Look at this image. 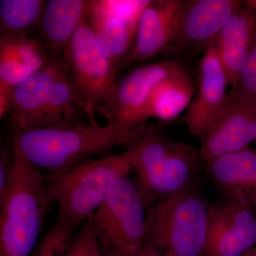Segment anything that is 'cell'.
Returning a JSON list of instances; mask_svg holds the SVG:
<instances>
[{
    "label": "cell",
    "instance_id": "6da1fadb",
    "mask_svg": "<svg viewBox=\"0 0 256 256\" xmlns=\"http://www.w3.org/2000/svg\"><path fill=\"white\" fill-rule=\"evenodd\" d=\"M162 128L143 124L124 144L134 173L132 182L146 212L163 197L190 186L202 168L200 151L166 137Z\"/></svg>",
    "mask_w": 256,
    "mask_h": 256
},
{
    "label": "cell",
    "instance_id": "7a4b0ae2",
    "mask_svg": "<svg viewBox=\"0 0 256 256\" xmlns=\"http://www.w3.org/2000/svg\"><path fill=\"white\" fill-rule=\"evenodd\" d=\"M13 166L0 200V256H30L40 242L48 204L46 180L12 138Z\"/></svg>",
    "mask_w": 256,
    "mask_h": 256
},
{
    "label": "cell",
    "instance_id": "3957f363",
    "mask_svg": "<svg viewBox=\"0 0 256 256\" xmlns=\"http://www.w3.org/2000/svg\"><path fill=\"white\" fill-rule=\"evenodd\" d=\"M128 138L114 126L96 122L13 131L12 138L32 164L44 170L48 182L89 156L126 144Z\"/></svg>",
    "mask_w": 256,
    "mask_h": 256
},
{
    "label": "cell",
    "instance_id": "277c9868",
    "mask_svg": "<svg viewBox=\"0 0 256 256\" xmlns=\"http://www.w3.org/2000/svg\"><path fill=\"white\" fill-rule=\"evenodd\" d=\"M132 172L127 151L78 164L46 182V200L58 206L55 223L76 232L105 200L111 186Z\"/></svg>",
    "mask_w": 256,
    "mask_h": 256
},
{
    "label": "cell",
    "instance_id": "5b68a950",
    "mask_svg": "<svg viewBox=\"0 0 256 256\" xmlns=\"http://www.w3.org/2000/svg\"><path fill=\"white\" fill-rule=\"evenodd\" d=\"M208 207L191 186L163 197L146 212L144 242L164 256H201Z\"/></svg>",
    "mask_w": 256,
    "mask_h": 256
},
{
    "label": "cell",
    "instance_id": "8992f818",
    "mask_svg": "<svg viewBox=\"0 0 256 256\" xmlns=\"http://www.w3.org/2000/svg\"><path fill=\"white\" fill-rule=\"evenodd\" d=\"M146 206L132 180L119 178L88 223L101 248L137 256L146 238Z\"/></svg>",
    "mask_w": 256,
    "mask_h": 256
},
{
    "label": "cell",
    "instance_id": "52a82bcc",
    "mask_svg": "<svg viewBox=\"0 0 256 256\" xmlns=\"http://www.w3.org/2000/svg\"><path fill=\"white\" fill-rule=\"evenodd\" d=\"M64 66L82 102L90 122L96 112L110 99L116 88L117 70L101 53L86 16L62 54Z\"/></svg>",
    "mask_w": 256,
    "mask_h": 256
},
{
    "label": "cell",
    "instance_id": "ba28073f",
    "mask_svg": "<svg viewBox=\"0 0 256 256\" xmlns=\"http://www.w3.org/2000/svg\"><path fill=\"white\" fill-rule=\"evenodd\" d=\"M183 68L180 62L172 60L138 67L117 82L114 94L99 114L106 118L107 124L118 128L129 137L146 120V106L156 86Z\"/></svg>",
    "mask_w": 256,
    "mask_h": 256
},
{
    "label": "cell",
    "instance_id": "9c48e42d",
    "mask_svg": "<svg viewBox=\"0 0 256 256\" xmlns=\"http://www.w3.org/2000/svg\"><path fill=\"white\" fill-rule=\"evenodd\" d=\"M256 138V104L232 88L200 138V156L207 165L250 146Z\"/></svg>",
    "mask_w": 256,
    "mask_h": 256
},
{
    "label": "cell",
    "instance_id": "30bf717a",
    "mask_svg": "<svg viewBox=\"0 0 256 256\" xmlns=\"http://www.w3.org/2000/svg\"><path fill=\"white\" fill-rule=\"evenodd\" d=\"M256 246V210L210 205L201 256H242Z\"/></svg>",
    "mask_w": 256,
    "mask_h": 256
},
{
    "label": "cell",
    "instance_id": "8fae6325",
    "mask_svg": "<svg viewBox=\"0 0 256 256\" xmlns=\"http://www.w3.org/2000/svg\"><path fill=\"white\" fill-rule=\"evenodd\" d=\"M242 3L239 0L184 1L178 32L170 48L176 52L200 47L206 50Z\"/></svg>",
    "mask_w": 256,
    "mask_h": 256
},
{
    "label": "cell",
    "instance_id": "7c38bea8",
    "mask_svg": "<svg viewBox=\"0 0 256 256\" xmlns=\"http://www.w3.org/2000/svg\"><path fill=\"white\" fill-rule=\"evenodd\" d=\"M62 54L50 56L45 66L20 82L13 90L10 122L12 131L44 127L52 99Z\"/></svg>",
    "mask_w": 256,
    "mask_h": 256
},
{
    "label": "cell",
    "instance_id": "4fadbf2b",
    "mask_svg": "<svg viewBox=\"0 0 256 256\" xmlns=\"http://www.w3.org/2000/svg\"><path fill=\"white\" fill-rule=\"evenodd\" d=\"M182 0H152L142 12L126 66L169 50L178 32Z\"/></svg>",
    "mask_w": 256,
    "mask_h": 256
},
{
    "label": "cell",
    "instance_id": "5bb4252c",
    "mask_svg": "<svg viewBox=\"0 0 256 256\" xmlns=\"http://www.w3.org/2000/svg\"><path fill=\"white\" fill-rule=\"evenodd\" d=\"M198 84L197 95L190 104L184 124L188 132L200 139L228 94V79L218 57L216 40L204 50L200 64Z\"/></svg>",
    "mask_w": 256,
    "mask_h": 256
},
{
    "label": "cell",
    "instance_id": "9a60e30c",
    "mask_svg": "<svg viewBox=\"0 0 256 256\" xmlns=\"http://www.w3.org/2000/svg\"><path fill=\"white\" fill-rule=\"evenodd\" d=\"M208 175L227 204L256 208V151L250 146L225 154L207 165Z\"/></svg>",
    "mask_w": 256,
    "mask_h": 256
},
{
    "label": "cell",
    "instance_id": "2e32d148",
    "mask_svg": "<svg viewBox=\"0 0 256 256\" xmlns=\"http://www.w3.org/2000/svg\"><path fill=\"white\" fill-rule=\"evenodd\" d=\"M244 2L216 38L218 57L232 88L256 42V10Z\"/></svg>",
    "mask_w": 256,
    "mask_h": 256
},
{
    "label": "cell",
    "instance_id": "e0dca14e",
    "mask_svg": "<svg viewBox=\"0 0 256 256\" xmlns=\"http://www.w3.org/2000/svg\"><path fill=\"white\" fill-rule=\"evenodd\" d=\"M85 0H48L40 24V43L50 56L60 55L86 16Z\"/></svg>",
    "mask_w": 256,
    "mask_h": 256
},
{
    "label": "cell",
    "instance_id": "ac0fdd59",
    "mask_svg": "<svg viewBox=\"0 0 256 256\" xmlns=\"http://www.w3.org/2000/svg\"><path fill=\"white\" fill-rule=\"evenodd\" d=\"M194 85L184 68L156 86L146 109V119L169 122L178 118L191 104Z\"/></svg>",
    "mask_w": 256,
    "mask_h": 256
},
{
    "label": "cell",
    "instance_id": "d6986e66",
    "mask_svg": "<svg viewBox=\"0 0 256 256\" xmlns=\"http://www.w3.org/2000/svg\"><path fill=\"white\" fill-rule=\"evenodd\" d=\"M89 24L95 33L101 53L119 73L126 66L139 24H129L117 18H106Z\"/></svg>",
    "mask_w": 256,
    "mask_h": 256
},
{
    "label": "cell",
    "instance_id": "ffe728a7",
    "mask_svg": "<svg viewBox=\"0 0 256 256\" xmlns=\"http://www.w3.org/2000/svg\"><path fill=\"white\" fill-rule=\"evenodd\" d=\"M45 0H1L0 36L1 38L26 34L38 26L44 11Z\"/></svg>",
    "mask_w": 256,
    "mask_h": 256
},
{
    "label": "cell",
    "instance_id": "44dd1931",
    "mask_svg": "<svg viewBox=\"0 0 256 256\" xmlns=\"http://www.w3.org/2000/svg\"><path fill=\"white\" fill-rule=\"evenodd\" d=\"M150 0H89L86 18L89 22L117 18L129 24H139L142 12Z\"/></svg>",
    "mask_w": 256,
    "mask_h": 256
},
{
    "label": "cell",
    "instance_id": "7402d4cb",
    "mask_svg": "<svg viewBox=\"0 0 256 256\" xmlns=\"http://www.w3.org/2000/svg\"><path fill=\"white\" fill-rule=\"evenodd\" d=\"M0 52L14 57L33 73L44 68L50 58L44 46L26 34L1 38Z\"/></svg>",
    "mask_w": 256,
    "mask_h": 256
},
{
    "label": "cell",
    "instance_id": "603a6c76",
    "mask_svg": "<svg viewBox=\"0 0 256 256\" xmlns=\"http://www.w3.org/2000/svg\"><path fill=\"white\" fill-rule=\"evenodd\" d=\"M74 234L60 224L55 223L52 228L40 238L30 256H64L69 240Z\"/></svg>",
    "mask_w": 256,
    "mask_h": 256
},
{
    "label": "cell",
    "instance_id": "cb8c5ba5",
    "mask_svg": "<svg viewBox=\"0 0 256 256\" xmlns=\"http://www.w3.org/2000/svg\"><path fill=\"white\" fill-rule=\"evenodd\" d=\"M100 244L86 222L69 240L64 256H98Z\"/></svg>",
    "mask_w": 256,
    "mask_h": 256
},
{
    "label": "cell",
    "instance_id": "d4e9b609",
    "mask_svg": "<svg viewBox=\"0 0 256 256\" xmlns=\"http://www.w3.org/2000/svg\"><path fill=\"white\" fill-rule=\"evenodd\" d=\"M33 74L14 57L0 52V88L14 89Z\"/></svg>",
    "mask_w": 256,
    "mask_h": 256
},
{
    "label": "cell",
    "instance_id": "484cf974",
    "mask_svg": "<svg viewBox=\"0 0 256 256\" xmlns=\"http://www.w3.org/2000/svg\"><path fill=\"white\" fill-rule=\"evenodd\" d=\"M232 88L242 97L256 104V42L240 70L236 85Z\"/></svg>",
    "mask_w": 256,
    "mask_h": 256
},
{
    "label": "cell",
    "instance_id": "4316f807",
    "mask_svg": "<svg viewBox=\"0 0 256 256\" xmlns=\"http://www.w3.org/2000/svg\"><path fill=\"white\" fill-rule=\"evenodd\" d=\"M13 166V156H10L8 151L1 150L0 156V200L4 196Z\"/></svg>",
    "mask_w": 256,
    "mask_h": 256
},
{
    "label": "cell",
    "instance_id": "83f0119b",
    "mask_svg": "<svg viewBox=\"0 0 256 256\" xmlns=\"http://www.w3.org/2000/svg\"><path fill=\"white\" fill-rule=\"evenodd\" d=\"M13 90L14 89L0 88V119L10 112L12 107Z\"/></svg>",
    "mask_w": 256,
    "mask_h": 256
},
{
    "label": "cell",
    "instance_id": "f1b7e54d",
    "mask_svg": "<svg viewBox=\"0 0 256 256\" xmlns=\"http://www.w3.org/2000/svg\"><path fill=\"white\" fill-rule=\"evenodd\" d=\"M137 256H164L150 244L144 242Z\"/></svg>",
    "mask_w": 256,
    "mask_h": 256
},
{
    "label": "cell",
    "instance_id": "f546056e",
    "mask_svg": "<svg viewBox=\"0 0 256 256\" xmlns=\"http://www.w3.org/2000/svg\"><path fill=\"white\" fill-rule=\"evenodd\" d=\"M98 256H120L117 255V254H114V252H107V250H104V249L101 248H100V252H99Z\"/></svg>",
    "mask_w": 256,
    "mask_h": 256
},
{
    "label": "cell",
    "instance_id": "4dcf8cb0",
    "mask_svg": "<svg viewBox=\"0 0 256 256\" xmlns=\"http://www.w3.org/2000/svg\"><path fill=\"white\" fill-rule=\"evenodd\" d=\"M242 256H256V246L249 250L248 252H246Z\"/></svg>",
    "mask_w": 256,
    "mask_h": 256
},
{
    "label": "cell",
    "instance_id": "1f68e13d",
    "mask_svg": "<svg viewBox=\"0 0 256 256\" xmlns=\"http://www.w3.org/2000/svg\"><path fill=\"white\" fill-rule=\"evenodd\" d=\"M254 142H255V144H256L255 150L256 151V139H255V141H254Z\"/></svg>",
    "mask_w": 256,
    "mask_h": 256
},
{
    "label": "cell",
    "instance_id": "d6a6232c",
    "mask_svg": "<svg viewBox=\"0 0 256 256\" xmlns=\"http://www.w3.org/2000/svg\"></svg>",
    "mask_w": 256,
    "mask_h": 256
},
{
    "label": "cell",
    "instance_id": "836d02e7",
    "mask_svg": "<svg viewBox=\"0 0 256 256\" xmlns=\"http://www.w3.org/2000/svg\"></svg>",
    "mask_w": 256,
    "mask_h": 256
}]
</instances>
